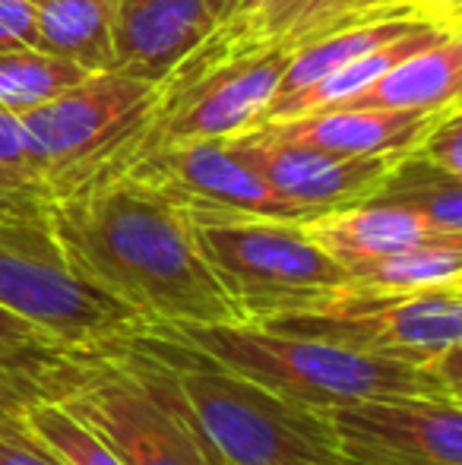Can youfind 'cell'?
<instances>
[{
    "mask_svg": "<svg viewBox=\"0 0 462 465\" xmlns=\"http://www.w3.org/2000/svg\"><path fill=\"white\" fill-rule=\"evenodd\" d=\"M48 225L67 266L143 326L241 323L206 266L191 215L143 181L114 178L64 196Z\"/></svg>",
    "mask_w": 462,
    "mask_h": 465,
    "instance_id": "1",
    "label": "cell"
},
{
    "mask_svg": "<svg viewBox=\"0 0 462 465\" xmlns=\"http://www.w3.org/2000/svg\"><path fill=\"white\" fill-rule=\"evenodd\" d=\"M212 361L257 380L260 386L323 411L364 399H447L459 402V368H428L291 336L257 323H178L149 326Z\"/></svg>",
    "mask_w": 462,
    "mask_h": 465,
    "instance_id": "2",
    "label": "cell"
},
{
    "mask_svg": "<svg viewBox=\"0 0 462 465\" xmlns=\"http://www.w3.org/2000/svg\"><path fill=\"white\" fill-rule=\"evenodd\" d=\"M54 402L89 424L123 465H225L165 364L130 332L61 349Z\"/></svg>",
    "mask_w": 462,
    "mask_h": 465,
    "instance_id": "3",
    "label": "cell"
},
{
    "mask_svg": "<svg viewBox=\"0 0 462 465\" xmlns=\"http://www.w3.org/2000/svg\"><path fill=\"white\" fill-rule=\"evenodd\" d=\"M130 336L165 364L225 465H349L323 411L279 396L159 330L140 326Z\"/></svg>",
    "mask_w": 462,
    "mask_h": 465,
    "instance_id": "4",
    "label": "cell"
},
{
    "mask_svg": "<svg viewBox=\"0 0 462 465\" xmlns=\"http://www.w3.org/2000/svg\"><path fill=\"white\" fill-rule=\"evenodd\" d=\"M168 76L146 83L99 70L42 108L23 114L32 153L51 196L64 200L127 174L152 153Z\"/></svg>",
    "mask_w": 462,
    "mask_h": 465,
    "instance_id": "5",
    "label": "cell"
},
{
    "mask_svg": "<svg viewBox=\"0 0 462 465\" xmlns=\"http://www.w3.org/2000/svg\"><path fill=\"white\" fill-rule=\"evenodd\" d=\"M191 225L241 323L310 311L349 282V272L304 232V222L200 215Z\"/></svg>",
    "mask_w": 462,
    "mask_h": 465,
    "instance_id": "6",
    "label": "cell"
},
{
    "mask_svg": "<svg viewBox=\"0 0 462 465\" xmlns=\"http://www.w3.org/2000/svg\"><path fill=\"white\" fill-rule=\"evenodd\" d=\"M266 330L314 336L336 345L428 368H459L462 285L408 294H380L349 282L310 311L282 313Z\"/></svg>",
    "mask_w": 462,
    "mask_h": 465,
    "instance_id": "7",
    "label": "cell"
},
{
    "mask_svg": "<svg viewBox=\"0 0 462 465\" xmlns=\"http://www.w3.org/2000/svg\"><path fill=\"white\" fill-rule=\"evenodd\" d=\"M0 307L57 349H89L143 326L130 307L70 270L48 219L0 215Z\"/></svg>",
    "mask_w": 462,
    "mask_h": 465,
    "instance_id": "8",
    "label": "cell"
},
{
    "mask_svg": "<svg viewBox=\"0 0 462 465\" xmlns=\"http://www.w3.org/2000/svg\"><path fill=\"white\" fill-rule=\"evenodd\" d=\"M127 174L165 193L191 219L257 215V219L304 222L301 213H295L266 187L257 168L241 155L234 136L159 146L136 162Z\"/></svg>",
    "mask_w": 462,
    "mask_h": 465,
    "instance_id": "9",
    "label": "cell"
},
{
    "mask_svg": "<svg viewBox=\"0 0 462 465\" xmlns=\"http://www.w3.org/2000/svg\"><path fill=\"white\" fill-rule=\"evenodd\" d=\"M351 465H462V405L364 399L323 409Z\"/></svg>",
    "mask_w": 462,
    "mask_h": 465,
    "instance_id": "10",
    "label": "cell"
},
{
    "mask_svg": "<svg viewBox=\"0 0 462 465\" xmlns=\"http://www.w3.org/2000/svg\"><path fill=\"white\" fill-rule=\"evenodd\" d=\"M234 143L241 155L260 172L266 187L295 213H301L304 222L370 200L389 168L402 159V155H339L317 146L266 143L253 136H234Z\"/></svg>",
    "mask_w": 462,
    "mask_h": 465,
    "instance_id": "11",
    "label": "cell"
},
{
    "mask_svg": "<svg viewBox=\"0 0 462 465\" xmlns=\"http://www.w3.org/2000/svg\"><path fill=\"white\" fill-rule=\"evenodd\" d=\"M216 29L206 0H117L112 70L162 83Z\"/></svg>",
    "mask_w": 462,
    "mask_h": 465,
    "instance_id": "12",
    "label": "cell"
},
{
    "mask_svg": "<svg viewBox=\"0 0 462 465\" xmlns=\"http://www.w3.org/2000/svg\"><path fill=\"white\" fill-rule=\"evenodd\" d=\"M453 108V104H450ZM437 111H387V108H333L291 121H263L253 127V140L298 143L339 155H406L421 146L428 130L440 121Z\"/></svg>",
    "mask_w": 462,
    "mask_h": 465,
    "instance_id": "13",
    "label": "cell"
},
{
    "mask_svg": "<svg viewBox=\"0 0 462 465\" xmlns=\"http://www.w3.org/2000/svg\"><path fill=\"white\" fill-rule=\"evenodd\" d=\"M304 232L346 272L361 263H370V260L387 257V253L425 244V241L453 238V234L434 232L425 219H418L408 209L377 200H364L355 203V206L314 215V219L304 222Z\"/></svg>",
    "mask_w": 462,
    "mask_h": 465,
    "instance_id": "14",
    "label": "cell"
},
{
    "mask_svg": "<svg viewBox=\"0 0 462 465\" xmlns=\"http://www.w3.org/2000/svg\"><path fill=\"white\" fill-rule=\"evenodd\" d=\"M462 86V35L415 51L412 57L389 67L380 80L351 95L339 108H387V111H437L459 104ZM333 111V108H329Z\"/></svg>",
    "mask_w": 462,
    "mask_h": 465,
    "instance_id": "15",
    "label": "cell"
},
{
    "mask_svg": "<svg viewBox=\"0 0 462 465\" xmlns=\"http://www.w3.org/2000/svg\"><path fill=\"white\" fill-rule=\"evenodd\" d=\"M434 23H457L462 25L459 16H437V13H425V10H402V13H383V16L364 19V23L346 25L339 32H329V35L308 42L301 48L291 51V61L285 67L282 80H279L276 98L298 93V89L310 86V83L323 80L327 74L339 70L342 64L355 61V57L368 54V51L380 48V45L402 38L415 29H425Z\"/></svg>",
    "mask_w": 462,
    "mask_h": 465,
    "instance_id": "16",
    "label": "cell"
},
{
    "mask_svg": "<svg viewBox=\"0 0 462 465\" xmlns=\"http://www.w3.org/2000/svg\"><path fill=\"white\" fill-rule=\"evenodd\" d=\"M117 0H35L38 48L70 57L86 70H112Z\"/></svg>",
    "mask_w": 462,
    "mask_h": 465,
    "instance_id": "17",
    "label": "cell"
},
{
    "mask_svg": "<svg viewBox=\"0 0 462 465\" xmlns=\"http://www.w3.org/2000/svg\"><path fill=\"white\" fill-rule=\"evenodd\" d=\"M349 285L380 294H408L428 292V288L462 285V234L434 238L355 266V270H349Z\"/></svg>",
    "mask_w": 462,
    "mask_h": 465,
    "instance_id": "18",
    "label": "cell"
},
{
    "mask_svg": "<svg viewBox=\"0 0 462 465\" xmlns=\"http://www.w3.org/2000/svg\"><path fill=\"white\" fill-rule=\"evenodd\" d=\"M370 200L408 209L440 234H462V178L447 174L418 153L402 155Z\"/></svg>",
    "mask_w": 462,
    "mask_h": 465,
    "instance_id": "19",
    "label": "cell"
},
{
    "mask_svg": "<svg viewBox=\"0 0 462 465\" xmlns=\"http://www.w3.org/2000/svg\"><path fill=\"white\" fill-rule=\"evenodd\" d=\"M93 70L70 57L51 54L44 48H23L0 54V111L6 114H29L44 102L67 93Z\"/></svg>",
    "mask_w": 462,
    "mask_h": 465,
    "instance_id": "20",
    "label": "cell"
},
{
    "mask_svg": "<svg viewBox=\"0 0 462 465\" xmlns=\"http://www.w3.org/2000/svg\"><path fill=\"white\" fill-rule=\"evenodd\" d=\"M51 206L54 196L44 184L23 117L0 111V215L48 219Z\"/></svg>",
    "mask_w": 462,
    "mask_h": 465,
    "instance_id": "21",
    "label": "cell"
},
{
    "mask_svg": "<svg viewBox=\"0 0 462 465\" xmlns=\"http://www.w3.org/2000/svg\"><path fill=\"white\" fill-rule=\"evenodd\" d=\"M25 437L64 465H123L121 456L89 424L70 415L61 402H35L23 418Z\"/></svg>",
    "mask_w": 462,
    "mask_h": 465,
    "instance_id": "22",
    "label": "cell"
},
{
    "mask_svg": "<svg viewBox=\"0 0 462 465\" xmlns=\"http://www.w3.org/2000/svg\"><path fill=\"white\" fill-rule=\"evenodd\" d=\"M57 358L61 349L0 351V434L25 437V411L54 399Z\"/></svg>",
    "mask_w": 462,
    "mask_h": 465,
    "instance_id": "23",
    "label": "cell"
},
{
    "mask_svg": "<svg viewBox=\"0 0 462 465\" xmlns=\"http://www.w3.org/2000/svg\"><path fill=\"white\" fill-rule=\"evenodd\" d=\"M402 10H418V6H402L393 4V0H295L291 10L282 16V23L266 38V45H282V48L295 51L301 45L329 35V32L346 29V25L383 16V13H402Z\"/></svg>",
    "mask_w": 462,
    "mask_h": 465,
    "instance_id": "24",
    "label": "cell"
},
{
    "mask_svg": "<svg viewBox=\"0 0 462 465\" xmlns=\"http://www.w3.org/2000/svg\"><path fill=\"white\" fill-rule=\"evenodd\" d=\"M295 0H238L231 16L219 25L222 38L231 51H251L263 48L266 38L272 35L282 16L291 10Z\"/></svg>",
    "mask_w": 462,
    "mask_h": 465,
    "instance_id": "25",
    "label": "cell"
},
{
    "mask_svg": "<svg viewBox=\"0 0 462 465\" xmlns=\"http://www.w3.org/2000/svg\"><path fill=\"white\" fill-rule=\"evenodd\" d=\"M421 159H428L431 165L444 168L447 174L462 178V117L459 104H453L450 111L440 114V121L428 130V136L421 140V146L415 149Z\"/></svg>",
    "mask_w": 462,
    "mask_h": 465,
    "instance_id": "26",
    "label": "cell"
},
{
    "mask_svg": "<svg viewBox=\"0 0 462 465\" xmlns=\"http://www.w3.org/2000/svg\"><path fill=\"white\" fill-rule=\"evenodd\" d=\"M38 48L35 0H0V54Z\"/></svg>",
    "mask_w": 462,
    "mask_h": 465,
    "instance_id": "27",
    "label": "cell"
},
{
    "mask_svg": "<svg viewBox=\"0 0 462 465\" xmlns=\"http://www.w3.org/2000/svg\"><path fill=\"white\" fill-rule=\"evenodd\" d=\"M23 349H57L44 332H38L23 317L0 307V351H23Z\"/></svg>",
    "mask_w": 462,
    "mask_h": 465,
    "instance_id": "28",
    "label": "cell"
},
{
    "mask_svg": "<svg viewBox=\"0 0 462 465\" xmlns=\"http://www.w3.org/2000/svg\"><path fill=\"white\" fill-rule=\"evenodd\" d=\"M0 465H64L51 453H44L29 437L0 434Z\"/></svg>",
    "mask_w": 462,
    "mask_h": 465,
    "instance_id": "29",
    "label": "cell"
},
{
    "mask_svg": "<svg viewBox=\"0 0 462 465\" xmlns=\"http://www.w3.org/2000/svg\"><path fill=\"white\" fill-rule=\"evenodd\" d=\"M393 4L418 6V10H431V13H440V16H459L462 0H393Z\"/></svg>",
    "mask_w": 462,
    "mask_h": 465,
    "instance_id": "30",
    "label": "cell"
},
{
    "mask_svg": "<svg viewBox=\"0 0 462 465\" xmlns=\"http://www.w3.org/2000/svg\"><path fill=\"white\" fill-rule=\"evenodd\" d=\"M206 4H210V10H212V16H216V23L222 25L225 19L231 16V10H234V4H238V0H206Z\"/></svg>",
    "mask_w": 462,
    "mask_h": 465,
    "instance_id": "31",
    "label": "cell"
},
{
    "mask_svg": "<svg viewBox=\"0 0 462 465\" xmlns=\"http://www.w3.org/2000/svg\"><path fill=\"white\" fill-rule=\"evenodd\" d=\"M349 465H351V462H349Z\"/></svg>",
    "mask_w": 462,
    "mask_h": 465,
    "instance_id": "32",
    "label": "cell"
}]
</instances>
